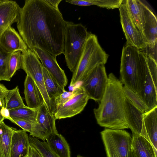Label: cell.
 <instances>
[{
  "label": "cell",
  "instance_id": "obj_1",
  "mask_svg": "<svg viewBox=\"0 0 157 157\" xmlns=\"http://www.w3.org/2000/svg\"><path fill=\"white\" fill-rule=\"evenodd\" d=\"M67 22L59 10L45 0H25L16 23L29 49L38 48L56 57L63 53Z\"/></svg>",
  "mask_w": 157,
  "mask_h": 157
},
{
  "label": "cell",
  "instance_id": "obj_2",
  "mask_svg": "<svg viewBox=\"0 0 157 157\" xmlns=\"http://www.w3.org/2000/svg\"><path fill=\"white\" fill-rule=\"evenodd\" d=\"M125 98L121 81L110 73L98 107L93 110L97 123L101 127L113 129L129 128L125 117Z\"/></svg>",
  "mask_w": 157,
  "mask_h": 157
},
{
  "label": "cell",
  "instance_id": "obj_3",
  "mask_svg": "<svg viewBox=\"0 0 157 157\" xmlns=\"http://www.w3.org/2000/svg\"><path fill=\"white\" fill-rule=\"evenodd\" d=\"M148 68L146 52L126 43L121 53L120 75L124 86L138 93L145 81Z\"/></svg>",
  "mask_w": 157,
  "mask_h": 157
},
{
  "label": "cell",
  "instance_id": "obj_4",
  "mask_svg": "<svg viewBox=\"0 0 157 157\" xmlns=\"http://www.w3.org/2000/svg\"><path fill=\"white\" fill-rule=\"evenodd\" d=\"M108 55L100 45L97 36L90 32L86 41L83 50L72 76L70 87L75 86L96 66L105 64Z\"/></svg>",
  "mask_w": 157,
  "mask_h": 157
},
{
  "label": "cell",
  "instance_id": "obj_5",
  "mask_svg": "<svg viewBox=\"0 0 157 157\" xmlns=\"http://www.w3.org/2000/svg\"><path fill=\"white\" fill-rule=\"evenodd\" d=\"M89 33L87 28L81 23L67 21L63 54L67 66L72 73L75 70L82 55Z\"/></svg>",
  "mask_w": 157,
  "mask_h": 157
},
{
  "label": "cell",
  "instance_id": "obj_6",
  "mask_svg": "<svg viewBox=\"0 0 157 157\" xmlns=\"http://www.w3.org/2000/svg\"><path fill=\"white\" fill-rule=\"evenodd\" d=\"M101 134L107 157H129L132 140L129 133L106 128Z\"/></svg>",
  "mask_w": 157,
  "mask_h": 157
},
{
  "label": "cell",
  "instance_id": "obj_7",
  "mask_svg": "<svg viewBox=\"0 0 157 157\" xmlns=\"http://www.w3.org/2000/svg\"><path fill=\"white\" fill-rule=\"evenodd\" d=\"M21 68L34 81L40 90L49 111L54 115L55 109L47 93L43 73V66L34 52L29 49L23 53Z\"/></svg>",
  "mask_w": 157,
  "mask_h": 157
},
{
  "label": "cell",
  "instance_id": "obj_8",
  "mask_svg": "<svg viewBox=\"0 0 157 157\" xmlns=\"http://www.w3.org/2000/svg\"><path fill=\"white\" fill-rule=\"evenodd\" d=\"M80 86L89 99L100 101L105 93L108 83V77L104 65L96 66L82 80Z\"/></svg>",
  "mask_w": 157,
  "mask_h": 157
},
{
  "label": "cell",
  "instance_id": "obj_9",
  "mask_svg": "<svg viewBox=\"0 0 157 157\" xmlns=\"http://www.w3.org/2000/svg\"><path fill=\"white\" fill-rule=\"evenodd\" d=\"M56 120L44 103L38 109L36 121L32 124L30 136L45 141L50 136L58 133Z\"/></svg>",
  "mask_w": 157,
  "mask_h": 157
},
{
  "label": "cell",
  "instance_id": "obj_10",
  "mask_svg": "<svg viewBox=\"0 0 157 157\" xmlns=\"http://www.w3.org/2000/svg\"><path fill=\"white\" fill-rule=\"evenodd\" d=\"M120 21L126 43L141 50L147 48L146 40L130 16L124 0L118 8Z\"/></svg>",
  "mask_w": 157,
  "mask_h": 157
},
{
  "label": "cell",
  "instance_id": "obj_11",
  "mask_svg": "<svg viewBox=\"0 0 157 157\" xmlns=\"http://www.w3.org/2000/svg\"><path fill=\"white\" fill-rule=\"evenodd\" d=\"M89 99L88 96L79 86L75 94L54 113L56 119L71 117L80 113Z\"/></svg>",
  "mask_w": 157,
  "mask_h": 157
},
{
  "label": "cell",
  "instance_id": "obj_12",
  "mask_svg": "<svg viewBox=\"0 0 157 157\" xmlns=\"http://www.w3.org/2000/svg\"><path fill=\"white\" fill-rule=\"evenodd\" d=\"M40 60L43 67L53 77L57 83L63 90L68 82V80L64 70L59 66L56 57L49 52L38 48L33 51Z\"/></svg>",
  "mask_w": 157,
  "mask_h": 157
},
{
  "label": "cell",
  "instance_id": "obj_13",
  "mask_svg": "<svg viewBox=\"0 0 157 157\" xmlns=\"http://www.w3.org/2000/svg\"><path fill=\"white\" fill-rule=\"evenodd\" d=\"M0 47L8 53L17 51H21L23 53L29 49L19 34L11 26L0 36Z\"/></svg>",
  "mask_w": 157,
  "mask_h": 157
},
{
  "label": "cell",
  "instance_id": "obj_14",
  "mask_svg": "<svg viewBox=\"0 0 157 157\" xmlns=\"http://www.w3.org/2000/svg\"><path fill=\"white\" fill-rule=\"evenodd\" d=\"M143 6L144 21L143 34L147 48L153 49L157 46V18L152 10L144 3Z\"/></svg>",
  "mask_w": 157,
  "mask_h": 157
},
{
  "label": "cell",
  "instance_id": "obj_15",
  "mask_svg": "<svg viewBox=\"0 0 157 157\" xmlns=\"http://www.w3.org/2000/svg\"><path fill=\"white\" fill-rule=\"evenodd\" d=\"M20 7L16 1L0 0V37L17 21Z\"/></svg>",
  "mask_w": 157,
  "mask_h": 157
},
{
  "label": "cell",
  "instance_id": "obj_16",
  "mask_svg": "<svg viewBox=\"0 0 157 157\" xmlns=\"http://www.w3.org/2000/svg\"><path fill=\"white\" fill-rule=\"evenodd\" d=\"M157 107L144 114L140 135L149 141L157 154Z\"/></svg>",
  "mask_w": 157,
  "mask_h": 157
},
{
  "label": "cell",
  "instance_id": "obj_17",
  "mask_svg": "<svg viewBox=\"0 0 157 157\" xmlns=\"http://www.w3.org/2000/svg\"><path fill=\"white\" fill-rule=\"evenodd\" d=\"M144 113L125 97L124 114L128 128L132 133L140 135L143 127Z\"/></svg>",
  "mask_w": 157,
  "mask_h": 157
},
{
  "label": "cell",
  "instance_id": "obj_18",
  "mask_svg": "<svg viewBox=\"0 0 157 157\" xmlns=\"http://www.w3.org/2000/svg\"><path fill=\"white\" fill-rule=\"evenodd\" d=\"M136 93L145 104L147 112L157 107V88L155 86L148 70L141 89Z\"/></svg>",
  "mask_w": 157,
  "mask_h": 157
},
{
  "label": "cell",
  "instance_id": "obj_19",
  "mask_svg": "<svg viewBox=\"0 0 157 157\" xmlns=\"http://www.w3.org/2000/svg\"><path fill=\"white\" fill-rule=\"evenodd\" d=\"M24 94L27 106L38 109L44 102L42 95L34 81L26 75L24 82Z\"/></svg>",
  "mask_w": 157,
  "mask_h": 157
},
{
  "label": "cell",
  "instance_id": "obj_20",
  "mask_svg": "<svg viewBox=\"0 0 157 157\" xmlns=\"http://www.w3.org/2000/svg\"><path fill=\"white\" fill-rule=\"evenodd\" d=\"M29 136L23 130H16L13 135L10 157H24L28 154Z\"/></svg>",
  "mask_w": 157,
  "mask_h": 157
},
{
  "label": "cell",
  "instance_id": "obj_21",
  "mask_svg": "<svg viewBox=\"0 0 157 157\" xmlns=\"http://www.w3.org/2000/svg\"><path fill=\"white\" fill-rule=\"evenodd\" d=\"M131 149L135 157H157L151 144L141 135L132 133Z\"/></svg>",
  "mask_w": 157,
  "mask_h": 157
},
{
  "label": "cell",
  "instance_id": "obj_22",
  "mask_svg": "<svg viewBox=\"0 0 157 157\" xmlns=\"http://www.w3.org/2000/svg\"><path fill=\"white\" fill-rule=\"evenodd\" d=\"M45 141L51 150L58 157H71L69 145L61 134L58 133L52 135Z\"/></svg>",
  "mask_w": 157,
  "mask_h": 157
},
{
  "label": "cell",
  "instance_id": "obj_23",
  "mask_svg": "<svg viewBox=\"0 0 157 157\" xmlns=\"http://www.w3.org/2000/svg\"><path fill=\"white\" fill-rule=\"evenodd\" d=\"M124 1L132 20L143 34L144 21L143 2L139 0Z\"/></svg>",
  "mask_w": 157,
  "mask_h": 157
},
{
  "label": "cell",
  "instance_id": "obj_24",
  "mask_svg": "<svg viewBox=\"0 0 157 157\" xmlns=\"http://www.w3.org/2000/svg\"><path fill=\"white\" fill-rule=\"evenodd\" d=\"M16 130L4 121L0 124V157H10L12 138Z\"/></svg>",
  "mask_w": 157,
  "mask_h": 157
},
{
  "label": "cell",
  "instance_id": "obj_25",
  "mask_svg": "<svg viewBox=\"0 0 157 157\" xmlns=\"http://www.w3.org/2000/svg\"><path fill=\"white\" fill-rule=\"evenodd\" d=\"M43 73L45 88L54 106L55 112V100L65 90H63L60 87L53 77L44 67Z\"/></svg>",
  "mask_w": 157,
  "mask_h": 157
},
{
  "label": "cell",
  "instance_id": "obj_26",
  "mask_svg": "<svg viewBox=\"0 0 157 157\" xmlns=\"http://www.w3.org/2000/svg\"><path fill=\"white\" fill-rule=\"evenodd\" d=\"M123 0H66V2L72 4L81 6L93 5L108 9L119 8Z\"/></svg>",
  "mask_w": 157,
  "mask_h": 157
},
{
  "label": "cell",
  "instance_id": "obj_27",
  "mask_svg": "<svg viewBox=\"0 0 157 157\" xmlns=\"http://www.w3.org/2000/svg\"><path fill=\"white\" fill-rule=\"evenodd\" d=\"M38 109H32L27 106L17 108L9 110L10 116L13 120H24L33 124L36 121Z\"/></svg>",
  "mask_w": 157,
  "mask_h": 157
},
{
  "label": "cell",
  "instance_id": "obj_28",
  "mask_svg": "<svg viewBox=\"0 0 157 157\" xmlns=\"http://www.w3.org/2000/svg\"><path fill=\"white\" fill-rule=\"evenodd\" d=\"M4 101V106L9 110L27 106L23 102L18 86L12 90H8L5 97Z\"/></svg>",
  "mask_w": 157,
  "mask_h": 157
},
{
  "label": "cell",
  "instance_id": "obj_29",
  "mask_svg": "<svg viewBox=\"0 0 157 157\" xmlns=\"http://www.w3.org/2000/svg\"><path fill=\"white\" fill-rule=\"evenodd\" d=\"M30 145L34 147L42 157H58L49 147L45 141H41L38 139L29 136Z\"/></svg>",
  "mask_w": 157,
  "mask_h": 157
},
{
  "label": "cell",
  "instance_id": "obj_30",
  "mask_svg": "<svg viewBox=\"0 0 157 157\" xmlns=\"http://www.w3.org/2000/svg\"><path fill=\"white\" fill-rule=\"evenodd\" d=\"M22 60V54L21 51H16L10 54L9 59L8 74L10 81L16 71L21 68Z\"/></svg>",
  "mask_w": 157,
  "mask_h": 157
},
{
  "label": "cell",
  "instance_id": "obj_31",
  "mask_svg": "<svg viewBox=\"0 0 157 157\" xmlns=\"http://www.w3.org/2000/svg\"><path fill=\"white\" fill-rule=\"evenodd\" d=\"M123 90L125 97L136 107L144 113L147 112V108L136 93L125 86H123Z\"/></svg>",
  "mask_w": 157,
  "mask_h": 157
},
{
  "label": "cell",
  "instance_id": "obj_32",
  "mask_svg": "<svg viewBox=\"0 0 157 157\" xmlns=\"http://www.w3.org/2000/svg\"><path fill=\"white\" fill-rule=\"evenodd\" d=\"M11 53H6L0 47V81H10L8 78V63Z\"/></svg>",
  "mask_w": 157,
  "mask_h": 157
},
{
  "label": "cell",
  "instance_id": "obj_33",
  "mask_svg": "<svg viewBox=\"0 0 157 157\" xmlns=\"http://www.w3.org/2000/svg\"><path fill=\"white\" fill-rule=\"evenodd\" d=\"M146 61L148 71L155 87L157 88V60L150 53L146 52Z\"/></svg>",
  "mask_w": 157,
  "mask_h": 157
},
{
  "label": "cell",
  "instance_id": "obj_34",
  "mask_svg": "<svg viewBox=\"0 0 157 157\" xmlns=\"http://www.w3.org/2000/svg\"><path fill=\"white\" fill-rule=\"evenodd\" d=\"M78 90V87L72 91H68L65 90L55 100V112L71 98L77 93Z\"/></svg>",
  "mask_w": 157,
  "mask_h": 157
},
{
  "label": "cell",
  "instance_id": "obj_35",
  "mask_svg": "<svg viewBox=\"0 0 157 157\" xmlns=\"http://www.w3.org/2000/svg\"><path fill=\"white\" fill-rule=\"evenodd\" d=\"M11 122L19 126L25 131L30 132L33 124L30 122L22 120H12Z\"/></svg>",
  "mask_w": 157,
  "mask_h": 157
},
{
  "label": "cell",
  "instance_id": "obj_36",
  "mask_svg": "<svg viewBox=\"0 0 157 157\" xmlns=\"http://www.w3.org/2000/svg\"><path fill=\"white\" fill-rule=\"evenodd\" d=\"M8 90L5 86L0 83V100L2 102L3 106H5L4 98Z\"/></svg>",
  "mask_w": 157,
  "mask_h": 157
},
{
  "label": "cell",
  "instance_id": "obj_37",
  "mask_svg": "<svg viewBox=\"0 0 157 157\" xmlns=\"http://www.w3.org/2000/svg\"><path fill=\"white\" fill-rule=\"evenodd\" d=\"M28 155L29 157H42L36 149L30 145L29 147Z\"/></svg>",
  "mask_w": 157,
  "mask_h": 157
},
{
  "label": "cell",
  "instance_id": "obj_38",
  "mask_svg": "<svg viewBox=\"0 0 157 157\" xmlns=\"http://www.w3.org/2000/svg\"><path fill=\"white\" fill-rule=\"evenodd\" d=\"M0 113L1 115L5 119H7L11 121H12L13 120L10 116L9 110L5 106H2L1 110Z\"/></svg>",
  "mask_w": 157,
  "mask_h": 157
},
{
  "label": "cell",
  "instance_id": "obj_39",
  "mask_svg": "<svg viewBox=\"0 0 157 157\" xmlns=\"http://www.w3.org/2000/svg\"><path fill=\"white\" fill-rule=\"evenodd\" d=\"M50 6L54 8L59 9L58 6L62 0H45Z\"/></svg>",
  "mask_w": 157,
  "mask_h": 157
},
{
  "label": "cell",
  "instance_id": "obj_40",
  "mask_svg": "<svg viewBox=\"0 0 157 157\" xmlns=\"http://www.w3.org/2000/svg\"><path fill=\"white\" fill-rule=\"evenodd\" d=\"M2 106H0V124L3 121L5 118L2 116L1 114L0 111Z\"/></svg>",
  "mask_w": 157,
  "mask_h": 157
},
{
  "label": "cell",
  "instance_id": "obj_41",
  "mask_svg": "<svg viewBox=\"0 0 157 157\" xmlns=\"http://www.w3.org/2000/svg\"><path fill=\"white\" fill-rule=\"evenodd\" d=\"M129 157H135L131 149L129 154Z\"/></svg>",
  "mask_w": 157,
  "mask_h": 157
},
{
  "label": "cell",
  "instance_id": "obj_42",
  "mask_svg": "<svg viewBox=\"0 0 157 157\" xmlns=\"http://www.w3.org/2000/svg\"><path fill=\"white\" fill-rule=\"evenodd\" d=\"M0 106H3V105L2 101L0 100Z\"/></svg>",
  "mask_w": 157,
  "mask_h": 157
},
{
  "label": "cell",
  "instance_id": "obj_43",
  "mask_svg": "<svg viewBox=\"0 0 157 157\" xmlns=\"http://www.w3.org/2000/svg\"><path fill=\"white\" fill-rule=\"evenodd\" d=\"M76 157H84L81 156L80 155H78Z\"/></svg>",
  "mask_w": 157,
  "mask_h": 157
},
{
  "label": "cell",
  "instance_id": "obj_44",
  "mask_svg": "<svg viewBox=\"0 0 157 157\" xmlns=\"http://www.w3.org/2000/svg\"><path fill=\"white\" fill-rule=\"evenodd\" d=\"M29 157L28 154V155H26V156H25V157Z\"/></svg>",
  "mask_w": 157,
  "mask_h": 157
}]
</instances>
